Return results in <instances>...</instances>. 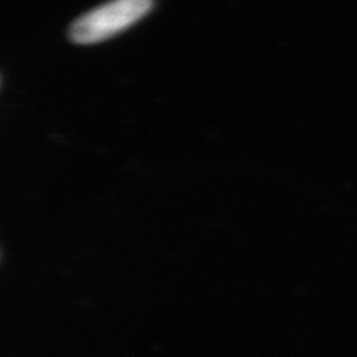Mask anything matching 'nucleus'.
I'll use <instances>...</instances> for the list:
<instances>
[{"label":"nucleus","mask_w":357,"mask_h":357,"mask_svg":"<svg viewBox=\"0 0 357 357\" xmlns=\"http://www.w3.org/2000/svg\"><path fill=\"white\" fill-rule=\"evenodd\" d=\"M153 8V0H110L72 22L69 38L77 45L103 42L136 24Z\"/></svg>","instance_id":"1"}]
</instances>
